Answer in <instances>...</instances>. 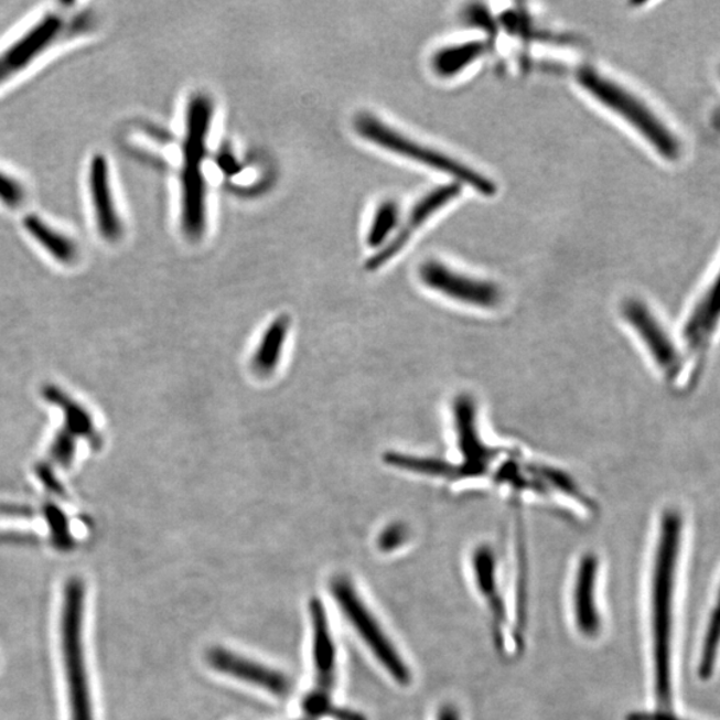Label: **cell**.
<instances>
[{
  "instance_id": "cb8c5ba5",
  "label": "cell",
  "mask_w": 720,
  "mask_h": 720,
  "mask_svg": "<svg viewBox=\"0 0 720 720\" xmlns=\"http://www.w3.org/2000/svg\"><path fill=\"white\" fill-rule=\"evenodd\" d=\"M28 197V190L18 178L0 169V203L4 207L17 209L21 207Z\"/></svg>"
},
{
  "instance_id": "5b68a950",
  "label": "cell",
  "mask_w": 720,
  "mask_h": 720,
  "mask_svg": "<svg viewBox=\"0 0 720 720\" xmlns=\"http://www.w3.org/2000/svg\"><path fill=\"white\" fill-rule=\"evenodd\" d=\"M355 130L362 138L377 144L378 148L442 172V174L451 176L454 182L462 184V186L466 184L481 195L493 196L496 193L495 183L481 172L443 154L441 151L419 143L418 140L404 136V133L394 130L391 126L382 122L374 115L361 114L355 120Z\"/></svg>"
},
{
  "instance_id": "3957f363",
  "label": "cell",
  "mask_w": 720,
  "mask_h": 720,
  "mask_svg": "<svg viewBox=\"0 0 720 720\" xmlns=\"http://www.w3.org/2000/svg\"><path fill=\"white\" fill-rule=\"evenodd\" d=\"M578 82L599 104L620 115L660 157L677 161L681 152L678 137L645 101L591 67L578 73Z\"/></svg>"
},
{
  "instance_id": "8992f818",
  "label": "cell",
  "mask_w": 720,
  "mask_h": 720,
  "mask_svg": "<svg viewBox=\"0 0 720 720\" xmlns=\"http://www.w3.org/2000/svg\"><path fill=\"white\" fill-rule=\"evenodd\" d=\"M331 591L343 615L365 642L378 664L384 667L388 677L401 687L412 685L413 674L409 662L401 655L384 624L355 589V584L346 577H337L331 583Z\"/></svg>"
},
{
  "instance_id": "4fadbf2b",
  "label": "cell",
  "mask_w": 720,
  "mask_h": 720,
  "mask_svg": "<svg viewBox=\"0 0 720 720\" xmlns=\"http://www.w3.org/2000/svg\"><path fill=\"white\" fill-rule=\"evenodd\" d=\"M623 315L645 343L656 366L667 377H674L680 367L679 352L653 312L638 299H628L623 304Z\"/></svg>"
},
{
  "instance_id": "2e32d148",
  "label": "cell",
  "mask_w": 720,
  "mask_h": 720,
  "mask_svg": "<svg viewBox=\"0 0 720 720\" xmlns=\"http://www.w3.org/2000/svg\"><path fill=\"white\" fill-rule=\"evenodd\" d=\"M312 623H314V659L316 668L318 690L305 700V710L311 713H322L329 707L326 692L335 686V647L331 638L326 615L321 603L312 604Z\"/></svg>"
},
{
  "instance_id": "277c9868",
  "label": "cell",
  "mask_w": 720,
  "mask_h": 720,
  "mask_svg": "<svg viewBox=\"0 0 720 720\" xmlns=\"http://www.w3.org/2000/svg\"><path fill=\"white\" fill-rule=\"evenodd\" d=\"M83 613L85 584L80 579L73 578L63 592L61 613V645L72 720H94L90 680L83 646Z\"/></svg>"
},
{
  "instance_id": "e0dca14e",
  "label": "cell",
  "mask_w": 720,
  "mask_h": 720,
  "mask_svg": "<svg viewBox=\"0 0 720 720\" xmlns=\"http://www.w3.org/2000/svg\"><path fill=\"white\" fill-rule=\"evenodd\" d=\"M291 318L280 315L266 329L251 358V369L259 378H270L282 361L287 336L290 334Z\"/></svg>"
},
{
  "instance_id": "d6986e66",
  "label": "cell",
  "mask_w": 720,
  "mask_h": 720,
  "mask_svg": "<svg viewBox=\"0 0 720 720\" xmlns=\"http://www.w3.org/2000/svg\"><path fill=\"white\" fill-rule=\"evenodd\" d=\"M25 233L43 248L57 264L73 265L79 257V247L73 238L51 226L37 215L25 216L23 221Z\"/></svg>"
},
{
  "instance_id": "7402d4cb",
  "label": "cell",
  "mask_w": 720,
  "mask_h": 720,
  "mask_svg": "<svg viewBox=\"0 0 720 720\" xmlns=\"http://www.w3.org/2000/svg\"><path fill=\"white\" fill-rule=\"evenodd\" d=\"M720 649V585L717 594V603L712 609L709 624H707L702 652H700L698 674L700 679L711 678L713 668L717 666Z\"/></svg>"
},
{
  "instance_id": "44dd1931",
  "label": "cell",
  "mask_w": 720,
  "mask_h": 720,
  "mask_svg": "<svg viewBox=\"0 0 720 720\" xmlns=\"http://www.w3.org/2000/svg\"><path fill=\"white\" fill-rule=\"evenodd\" d=\"M384 461L388 466L411 471V473L448 477V480H458L459 477L461 480L459 466L441 461V459L412 456L400 454V452H387Z\"/></svg>"
},
{
  "instance_id": "9a60e30c",
  "label": "cell",
  "mask_w": 720,
  "mask_h": 720,
  "mask_svg": "<svg viewBox=\"0 0 720 720\" xmlns=\"http://www.w3.org/2000/svg\"><path fill=\"white\" fill-rule=\"evenodd\" d=\"M88 194L92 208L101 238L118 241L123 235V223L115 205L110 165L104 155H94L88 168Z\"/></svg>"
},
{
  "instance_id": "ffe728a7",
  "label": "cell",
  "mask_w": 720,
  "mask_h": 720,
  "mask_svg": "<svg viewBox=\"0 0 720 720\" xmlns=\"http://www.w3.org/2000/svg\"><path fill=\"white\" fill-rule=\"evenodd\" d=\"M488 49V43L484 41L450 44L437 51L432 56L431 67L441 78H454L486 55Z\"/></svg>"
},
{
  "instance_id": "9c48e42d",
  "label": "cell",
  "mask_w": 720,
  "mask_h": 720,
  "mask_svg": "<svg viewBox=\"0 0 720 720\" xmlns=\"http://www.w3.org/2000/svg\"><path fill=\"white\" fill-rule=\"evenodd\" d=\"M61 14L50 12L0 53V86L24 72L66 33H74Z\"/></svg>"
},
{
  "instance_id": "4316f807",
  "label": "cell",
  "mask_w": 720,
  "mask_h": 720,
  "mask_svg": "<svg viewBox=\"0 0 720 720\" xmlns=\"http://www.w3.org/2000/svg\"><path fill=\"white\" fill-rule=\"evenodd\" d=\"M626 720H685L680 719L675 713L664 710L655 711H636L628 713Z\"/></svg>"
},
{
  "instance_id": "603a6c76",
  "label": "cell",
  "mask_w": 720,
  "mask_h": 720,
  "mask_svg": "<svg viewBox=\"0 0 720 720\" xmlns=\"http://www.w3.org/2000/svg\"><path fill=\"white\" fill-rule=\"evenodd\" d=\"M399 214L400 209L394 201L382 203L368 229L367 244L369 247L382 248L387 244L388 237L399 225Z\"/></svg>"
},
{
  "instance_id": "7c38bea8",
  "label": "cell",
  "mask_w": 720,
  "mask_h": 720,
  "mask_svg": "<svg viewBox=\"0 0 720 720\" xmlns=\"http://www.w3.org/2000/svg\"><path fill=\"white\" fill-rule=\"evenodd\" d=\"M207 664L214 670L234 679L246 681L248 685L262 688L278 698L290 696L292 685L284 674L247 656L233 653L232 649L215 647L207 654Z\"/></svg>"
},
{
  "instance_id": "30bf717a",
  "label": "cell",
  "mask_w": 720,
  "mask_h": 720,
  "mask_svg": "<svg viewBox=\"0 0 720 720\" xmlns=\"http://www.w3.org/2000/svg\"><path fill=\"white\" fill-rule=\"evenodd\" d=\"M419 277L430 290L474 308L493 309L502 301L499 286L452 270L438 260L420 266Z\"/></svg>"
},
{
  "instance_id": "7a4b0ae2",
  "label": "cell",
  "mask_w": 720,
  "mask_h": 720,
  "mask_svg": "<svg viewBox=\"0 0 720 720\" xmlns=\"http://www.w3.org/2000/svg\"><path fill=\"white\" fill-rule=\"evenodd\" d=\"M212 119V100L203 94L194 95L187 107L181 180L182 227L191 240L201 239L206 229V184L202 163L206 158Z\"/></svg>"
},
{
  "instance_id": "d4e9b609",
  "label": "cell",
  "mask_w": 720,
  "mask_h": 720,
  "mask_svg": "<svg viewBox=\"0 0 720 720\" xmlns=\"http://www.w3.org/2000/svg\"><path fill=\"white\" fill-rule=\"evenodd\" d=\"M410 538V530L401 522L387 526L384 531L380 533L378 538V547L380 551L391 552L400 549L407 544V540Z\"/></svg>"
},
{
  "instance_id": "83f0119b",
  "label": "cell",
  "mask_w": 720,
  "mask_h": 720,
  "mask_svg": "<svg viewBox=\"0 0 720 720\" xmlns=\"http://www.w3.org/2000/svg\"><path fill=\"white\" fill-rule=\"evenodd\" d=\"M432 720H463V713L454 702H443L437 707Z\"/></svg>"
},
{
  "instance_id": "6da1fadb",
  "label": "cell",
  "mask_w": 720,
  "mask_h": 720,
  "mask_svg": "<svg viewBox=\"0 0 720 720\" xmlns=\"http://www.w3.org/2000/svg\"><path fill=\"white\" fill-rule=\"evenodd\" d=\"M681 516L677 509H667L662 516L658 544H656L649 611H652V641L655 697L664 711L670 710L673 700V634L674 603L681 541Z\"/></svg>"
},
{
  "instance_id": "ac0fdd59",
  "label": "cell",
  "mask_w": 720,
  "mask_h": 720,
  "mask_svg": "<svg viewBox=\"0 0 720 720\" xmlns=\"http://www.w3.org/2000/svg\"><path fill=\"white\" fill-rule=\"evenodd\" d=\"M720 322V271L705 297L694 309L685 327V336L692 348L705 347Z\"/></svg>"
},
{
  "instance_id": "484cf974",
  "label": "cell",
  "mask_w": 720,
  "mask_h": 720,
  "mask_svg": "<svg viewBox=\"0 0 720 720\" xmlns=\"http://www.w3.org/2000/svg\"><path fill=\"white\" fill-rule=\"evenodd\" d=\"M466 21L471 24L480 25L481 29L492 31L495 34L496 28L493 22L492 17L488 15L487 10H483L482 6H476V8H469L466 11Z\"/></svg>"
},
{
  "instance_id": "ba28073f",
  "label": "cell",
  "mask_w": 720,
  "mask_h": 720,
  "mask_svg": "<svg viewBox=\"0 0 720 720\" xmlns=\"http://www.w3.org/2000/svg\"><path fill=\"white\" fill-rule=\"evenodd\" d=\"M601 562L595 554L579 559L570 588V615L573 630L584 641L601 638L604 620L601 608Z\"/></svg>"
},
{
  "instance_id": "5bb4252c",
  "label": "cell",
  "mask_w": 720,
  "mask_h": 720,
  "mask_svg": "<svg viewBox=\"0 0 720 720\" xmlns=\"http://www.w3.org/2000/svg\"><path fill=\"white\" fill-rule=\"evenodd\" d=\"M455 427L459 450L464 459L459 464L461 477L482 476L487 473L488 464L494 461L498 451L484 444L476 427V407L469 395L458 397L454 404Z\"/></svg>"
},
{
  "instance_id": "52a82bcc",
  "label": "cell",
  "mask_w": 720,
  "mask_h": 720,
  "mask_svg": "<svg viewBox=\"0 0 720 720\" xmlns=\"http://www.w3.org/2000/svg\"><path fill=\"white\" fill-rule=\"evenodd\" d=\"M474 589L488 615L493 640L503 656H514L524 646V634L516 626L513 610L502 588L498 562L492 547H476L471 557Z\"/></svg>"
},
{
  "instance_id": "8fae6325",
  "label": "cell",
  "mask_w": 720,
  "mask_h": 720,
  "mask_svg": "<svg viewBox=\"0 0 720 720\" xmlns=\"http://www.w3.org/2000/svg\"><path fill=\"white\" fill-rule=\"evenodd\" d=\"M462 184L451 182L443 186L431 190L422 200H419L411 208L407 221L395 232L394 237L379 248L378 252L367 260L366 269L377 271L382 266L387 265L404 250L412 238V234L429 222L437 213L442 212L445 206L454 202L462 193Z\"/></svg>"
}]
</instances>
